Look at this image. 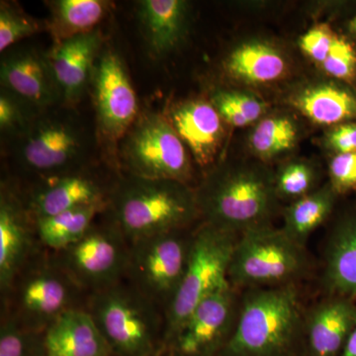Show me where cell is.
<instances>
[{
    "mask_svg": "<svg viewBox=\"0 0 356 356\" xmlns=\"http://www.w3.org/2000/svg\"><path fill=\"white\" fill-rule=\"evenodd\" d=\"M195 192L201 222L238 236L268 226L277 205L274 175L259 166H218Z\"/></svg>",
    "mask_w": 356,
    "mask_h": 356,
    "instance_id": "7a4b0ae2",
    "label": "cell"
},
{
    "mask_svg": "<svg viewBox=\"0 0 356 356\" xmlns=\"http://www.w3.org/2000/svg\"><path fill=\"white\" fill-rule=\"evenodd\" d=\"M72 109L58 106L41 112L24 133L9 140L26 184L90 168V138Z\"/></svg>",
    "mask_w": 356,
    "mask_h": 356,
    "instance_id": "8992f818",
    "label": "cell"
},
{
    "mask_svg": "<svg viewBox=\"0 0 356 356\" xmlns=\"http://www.w3.org/2000/svg\"><path fill=\"white\" fill-rule=\"evenodd\" d=\"M305 247L270 225L238 236L232 255L229 282L235 289L295 284L308 270Z\"/></svg>",
    "mask_w": 356,
    "mask_h": 356,
    "instance_id": "ba28073f",
    "label": "cell"
},
{
    "mask_svg": "<svg viewBox=\"0 0 356 356\" xmlns=\"http://www.w3.org/2000/svg\"><path fill=\"white\" fill-rule=\"evenodd\" d=\"M165 356H175V355H173L172 353H170V351L168 350V348H166V355H165Z\"/></svg>",
    "mask_w": 356,
    "mask_h": 356,
    "instance_id": "60d3db41",
    "label": "cell"
},
{
    "mask_svg": "<svg viewBox=\"0 0 356 356\" xmlns=\"http://www.w3.org/2000/svg\"><path fill=\"white\" fill-rule=\"evenodd\" d=\"M355 325L356 301L330 295L304 318L307 356H341Z\"/></svg>",
    "mask_w": 356,
    "mask_h": 356,
    "instance_id": "ffe728a7",
    "label": "cell"
},
{
    "mask_svg": "<svg viewBox=\"0 0 356 356\" xmlns=\"http://www.w3.org/2000/svg\"><path fill=\"white\" fill-rule=\"evenodd\" d=\"M316 177L313 168L304 163H292L274 177L278 198L297 199L313 192Z\"/></svg>",
    "mask_w": 356,
    "mask_h": 356,
    "instance_id": "1f68e13d",
    "label": "cell"
},
{
    "mask_svg": "<svg viewBox=\"0 0 356 356\" xmlns=\"http://www.w3.org/2000/svg\"><path fill=\"white\" fill-rule=\"evenodd\" d=\"M348 29H350L353 34H356V15L350 20V24H348Z\"/></svg>",
    "mask_w": 356,
    "mask_h": 356,
    "instance_id": "f35d334b",
    "label": "cell"
},
{
    "mask_svg": "<svg viewBox=\"0 0 356 356\" xmlns=\"http://www.w3.org/2000/svg\"><path fill=\"white\" fill-rule=\"evenodd\" d=\"M291 103L304 116L318 125H341L356 119V95L334 83L308 86L291 98Z\"/></svg>",
    "mask_w": 356,
    "mask_h": 356,
    "instance_id": "cb8c5ba5",
    "label": "cell"
},
{
    "mask_svg": "<svg viewBox=\"0 0 356 356\" xmlns=\"http://www.w3.org/2000/svg\"><path fill=\"white\" fill-rule=\"evenodd\" d=\"M337 193L331 184L315 189L285 208L282 231L295 243L305 247L312 233L332 214Z\"/></svg>",
    "mask_w": 356,
    "mask_h": 356,
    "instance_id": "4316f807",
    "label": "cell"
},
{
    "mask_svg": "<svg viewBox=\"0 0 356 356\" xmlns=\"http://www.w3.org/2000/svg\"><path fill=\"white\" fill-rule=\"evenodd\" d=\"M47 31L46 20H40L26 13L15 1L0 2V51L16 46L23 40Z\"/></svg>",
    "mask_w": 356,
    "mask_h": 356,
    "instance_id": "f1b7e54d",
    "label": "cell"
},
{
    "mask_svg": "<svg viewBox=\"0 0 356 356\" xmlns=\"http://www.w3.org/2000/svg\"><path fill=\"white\" fill-rule=\"evenodd\" d=\"M241 304L229 286L203 300L168 346L175 356H218L235 327Z\"/></svg>",
    "mask_w": 356,
    "mask_h": 356,
    "instance_id": "5bb4252c",
    "label": "cell"
},
{
    "mask_svg": "<svg viewBox=\"0 0 356 356\" xmlns=\"http://www.w3.org/2000/svg\"><path fill=\"white\" fill-rule=\"evenodd\" d=\"M2 55L1 88L38 112L63 106L62 92L48 53L31 44H16Z\"/></svg>",
    "mask_w": 356,
    "mask_h": 356,
    "instance_id": "9a60e30c",
    "label": "cell"
},
{
    "mask_svg": "<svg viewBox=\"0 0 356 356\" xmlns=\"http://www.w3.org/2000/svg\"><path fill=\"white\" fill-rule=\"evenodd\" d=\"M90 86L96 119V136L109 165L117 172L118 147L140 115L139 102L120 54L106 46L96 60Z\"/></svg>",
    "mask_w": 356,
    "mask_h": 356,
    "instance_id": "30bf717a",
    "label": "cell"
},
{
    "mask_svg": "<svg viewBox=\"0 0 356 356\" xmlns=\"http://www.w3.org/2000/svg\"><path fill=\"white\" fill-rule=\"evenodd\" d=\"M105 213L130 243L201 222L195 187L127 173L117 177Z\"/></svg>",
    "mask_w": 356,
    "mask_h": 356,
    "instance_id": "6da1fadb",
    "label": "cell"
},
{
    "mask_svg": "<svg viewBox=\"0 0 356 356\" xmlns=\"http://www.w3.org/2000/svg\"><path fill=\"white\" fill-rule=\"evenodd\" d=\"M136 15L147 55L154 60L168 57L188 34L191 6L184 0H140Z\"/></svg>",
    "mask_w": 356,
    "mask_h": 356,
    "instance_id": "d6986e66",
    "label": "cell"
},
{
    "mask_svg": "<svg viewBox=\"0 0 356 356\" xmlns=\"http://www.w3.org/2000/svg\"><path fill=\"white\" fill-rule=\"evenodd\" d=\"M35 220L15 182L2 180L0 188V293L42 250Z\"/></svg>",
    "mask_w": 356,
    "mask_h": 356,
    "instance_id": "2e32d148",
    "label": "cell"
},
{
    "mask_svg": "<svg viewBox=\"0 0 356 356\" xmlns=\"http://www.w3.org/2000/svg\"><path fill=\"white\" fill-rule=\"evenodd\" d=\"M336 36L329 26L317 25L301 37L300 48L308 57L321 65L329 55Z\"/></svg>",
    "mask_w": 356,
    "mask_h": 356,
    "instance_id": "d590c367",
    "label": "cell"
},
{
    "mask_svg": "<svg viewBox=\"0 0 356 356\" xmlns=\"http://www.w3.org/2000/svg\"><path fill=\"white\" fill-rule=\"evenodd\" d=\"M108 204L83 206L35 220L37 236L42 248L58 252L74 245L89 231Z\"/></svg>",
    "mask_w": 356,
    "mask_h": 356,
    "instance_id": "484cf974",
    "label": "cell"
},
{
    "mask_svg": "<svg viewBox=\"0 0 356 356\" xmlns=\"http://www.w3.org/2000/svg\"><path fill=\"white\" fill-rule=\"evenodd\" d=\"M323 281L332 296L356 301V214L343 217L332 229Z\"/></svg>",
    "mask_w": 356,
    "mask_h": 356,
    "instance_id": "7402d4cb",
    "label": "cell"
},
{
    "mask_svg": "<svg viewBox=\"0 0 356 356\" xmlns=\"http://www.w3.org/2000/svg\"><path fill=\"white\" fill-rule=\"evenodd\" d=\"M0 356H44V332L26 329L1 315Z\"/></svg>",
    "mask_w": 356,
    "mask_h": 356,
    "instance_id": "f546056e",
    "label": "cell"
},
{
    "mask_svg": "<svg viewBox=\"0 0 356 356\" xmlns=\"http://www.w3.org/2000/svg\"><path fill=\"white\" fill-rule=\"evenodd\" d=\"M1 294V315L36 332L63 314L86 309L89 293L60 266L53 252L42 248Z\"/></svg>",
    "mask_w": 356,
    "mask_h": 356,
    "instance_id": "277c9868",
    "label": "cell"
},
{
    "mask_svg": "<svg viewBox=\"0 0 356 356\" xmlns=\"http://www.w3.org/2000/svg\"><path fill=\"white\" fill-rule=\"evenodd\" d=\"M120 173L191 185L192 156L165 114L145 111L118 147ZM192 186V185H191Z\"/></svg>",
    "mask_w": 356,
    "mask_h": 356,
    "instance_id": "9c48e42d",
    "label": "cell"
},
{
    "mask_svg": "<svg viewBox=\"0 0 356 356\" xmlns=\"http://www.w3.org/2000/svg\"><path fill=\"white\" fill-rule=\"evenodd\" d=\"M341 356H356V325L344 344Z\"/></svg>",
    "mask_w": 356,
    "mask_h": 356,
    "instance_id": "74e56055",
    "label": "cell"
},
{
    "mask_svg": "<svg viewBox=\"0 0 356 356\" xmlns=\"http://www.w3.org/2000/svg\"><path fill=\"white\" fill-rule=\"evenodd\" d=\"M44 3L50 11L47 32L53 46L95 31L113 6V2L105 0H53Z\"/></svg>",
    "mask_w": 356,
    "mask_h": 356,
    "instance_id": "d4e9b609",
    "label": "cell"
},
{
    "mask_svg": "<svg viewBox=\"0 0 356 356\" xmlns=\"http://www.w3.org/2000/svg\"><path fill=\"white\" fill-rule=\"evenodd\" d=\"M201 168L214 163L224 140V120L212 103L191 99L175 103L165 113Z\"/></svg>",
    "mask_w": 356,
    "mask_h": 356,
    "instance_id": "ac0fdd59",
    "label": "cell"
},
{
    "mask_svg": "<svg viewBox=\"0 0 356 356\" xmlns=\"http://www.w3.org/2000/svg\"><path fill=\"white\" fill-rule=\"evenodd\" d=\"M330 182L337 194L356 189V152L337 154L329 168Z\"/></svg>",
    "mask_w": 356,
    "mask_h": 356,
    "instance_id": "836d02e7",
    "label": "cell"
},
{
    "mask_svg": "<svg viewBox=\"0 0 356 356\" xmlns=\"http://www.w3.org/2000/svg\"><path fill=\"white\" fill-rule=\"evenodd\" d=\"M53 254L70 275L91 294L125 280L130 243L104 212L81 240Z\"/></svg>",
    "mask_w": 356,
    "mask_h": 356,
    "instance_id": "7c38bea8",
    "label": "cell"
},
{
    "mask_svg": "<svg viewBox=\"0 0 356 356\" xmlns=\"http://www.w3.org/2000/svg\"><path fill=\"white\" fill-rule=\"evenodd\" d=\"M228 76L250 84L273 83L284 76L286 60L277 49L262 42L236 47L222 62Z\"/></svg>",
    "mask_w": 356,
    "mask_h": 356,
    "instance_id": "603a6c76",
    "label": "cell"
},
{
    "mask_svg": "<svg viewBox=\"0 0 356 356\" xmlns=\"http://www.w3.org/2000/svg\"><path fill=\"white\" fill-rule=\"evenodd\" d=\"M238 236L203 222L196 226L186 271L165 311V348L203 300L231 285L229 264Z\"/></svg>",
    "mask_w": 356,
    "mask_h": 356,
    "instance_id": "52a82bcc",
    "label": "cell"
},
{
    "mask_svg": "<svg viewBox=\"0 0 356 356\" xmlns=\"http://www.w3.org/2000/svg\"><path fill=\"white\" fill-rule=\"evenodd\" d=\"M304 318L296 284L252 289L218 356H289L303 334Z\"/></svg>",
    "mask_w": 356,
    "mask_h": 356,
    "instance_id": "3957f363",
    "label": "cell"
},
{
    "mask_svg": "<svg viewBox=\"0 0 356 356\" xmlns=\"http://www.w3.org/2000/svg\"><path fill=\"white\" fill-rule=\"evenodd\" d=\"M210 97L217 98L226 103L238 114L245 117L250 124L259 120L266 109V104L259 98L248 93H243L242 91L217 89Z\"/></svg>",
    "mask_w": 356,
    "mask_h": 356,
    "instance_id": "e575fe53",
    "label": "cell"
},
{
    "mask_svg": "<svg viewBox=\"0 0 356 356\" xmlns=\"http://www.w3.org/2000/svg\"><path fill=\"white\" fill-rule=\"evenodd\" d=\"M44 356H113L86 309L63 314L44 332Z\"/></svg>",
    "mask_w": 356,
    "mask_h": 356,
    "instance_id": "44dd1931",
    "label": "cell"
},
{
    "mask_svg": "<svg viewBox=\"0 0 356 356\" xmlns=\"http://www.w3.org/2000/svg\"><path fill=\"white\" fill-rule=\"evenodd\" d=\"M99 29L79 35L58 44L48 53L60 92L63 106L74 108L90 86L96 60L104 48Z\"/></svg>",
    "mask_w": 356,
    "mask_h": 356,
    "instance_id": "e0dca14e",
    "label": "cell"
},
{
    "mask_svg": "<svg viewBox=\"0 0 356 356\" xmlns=\"http://www.w3.org/2000/svg\"><path fill=\"white\" fill-rule=\"evenodd\" d=\"M86 311L113 356H156L165 348V311L128 281L91 293Z\"/></svg>",
    "mask_w": 356,
    "mask_h": 356,
    "instance_id": "5b68a950",
    "label": "cell"
},
{
    "mask_svg": "<svg viewBox=\"0 0 356 356\" xmlns=\"http://www.w3.org/2000/svg\"><path fill=\"white\" fill-rule=\"evenodd\" d=\"M165 355H166V348H163V350L159 351V353H158V355H156V356H165Z\"/></svg>",
    "mask_w": 356,
    "mask_h": 356,
    "instance_id": "ab89813d",
    "label": "cell"
},
{
    "mask_svg": "<svg viewBox=\"0 0 356 356\" xmlns=\"http://www.w3.org/2000/svg\"><path fill=\"white\" fill-rule=\"evenodd\" d=\"M195 228L168 232L130 243L125 280L165 313L186 271Z\"/></svg>",
    "mask_w": 356,
    "mask_h": 356,
    "instance_id": "8fae6325",
    "label": "cell"
},
{
    "mask_svg": "<svg viewBox=\"0 0 356 356\" xmlns=\"http://www.w3.org/2000/svg\"><path fill=\"white\" fill-rule=\"evenodd\" d=\"M41 112L36 111L17 96L1 88L0 91V132L9 140L25 132Z\"/></svg>",
    "mask_w": 356,
    "mask_h": 356,
    "instance_id": "4dcf8cb0",
    "label": "cell"
},
{
    "mask_svg": "<svg viewBox=\"0 0 356 356\" xmlns=\"http://www.w3.org/2000/svg\"><path fill=\"white\" fill-rule=\"evenodd\" d=\"M329 76L341 81H351L356 74V51L343 37L336 36L331 51L321 64Z\"/></svg>",
    "mask_w": 356,
    "mask_h": 356,
    "instance_id": "d6a6232c",
    "label": "cell"
},
{
    "mask_svg": "<svg viewBox=\"0 0 356 356\" xmlns=\"http://www.w3.org/2000/svg\"><path fill=\"white\" fill-rule=\"evenodd\" d=\"M118 175L106 177L88 168L36 180L24 186L16 184L26 207L36 220L83 206L108 204Z\"/></svg>",
    "mask_w": 356,
    "mask_h": 356,
    "instance_id": "4fadbf2b",
    "label": "cell"
},
{
    "mask_svg": "<svg viewBox=\"0 0 356 356\" xmlns=\"http://www.w3.org/2000/svg\"><path fill=\"white\" fill-rule=\"evenodd\" d=\"M298 139V129L288 117H267L250 137V146L259 159H270L290 151Z\"/></svg>",
    "mask_w": 356,
    "mask_h": 356,
    "instance_id": "83f0119b",
    "label": "cell"
},
{
    "mask_svg": "<svg viewBox=\"0 0 356 356\" xmlns=\"http://www.w3.org/2000/svg\"><path fill=\"white\" fill-rule=\"evenodd\" d=\"M325 144L337 154L355 153L356 124L343 123L336 126L325 137Z\"/></svg>",
    "mask_w": 356,
    "mask_h": 356,
    "instance_id": "8d00e7d4",
    "label": "cell"
}]
</instances>
